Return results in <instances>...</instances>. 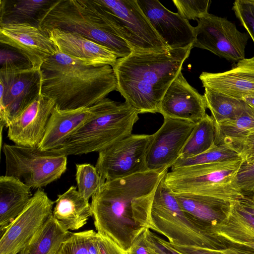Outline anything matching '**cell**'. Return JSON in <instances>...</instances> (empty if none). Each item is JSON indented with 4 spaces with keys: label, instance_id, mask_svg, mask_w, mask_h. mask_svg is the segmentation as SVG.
Instances as JSON below:
<instances>
[{
    "label": "cell",
    "instance_id": "obj_20",
    "mask_svg": "<svg viewBox=\"0 0 254 254\" xmlns=\"http://www.w3.org/2000/svg\"><path fill=\"white\" fill-rule=\"evenodd\" d=\"M47 34L59 52L88 64L113 67L118 59L107 47L78 33L54 29Z\"/></svg>",
    "mask_w": 254,
    "mask_h": 254
},
{
    "label": "cell",
    "instance_id": "obj_31",
    "mask_svg": "<svg viewBox=\"0 0 254 254\" xmlns=\"http://www.w3.org/2000/svg\"><path fill=\"white\" fill-rule=\"evenodd\" d=\"M215 126L211 116L205 117L197 123L182 151L180 158L187 159L201 154L215 144Z\"/></svg>",
    "mask_w": 254,
    "mask_h": 254
},
{
    "label": "cell",
    "instance_id": "obj_28",
    "mask_svg": "<svg viewBox=\"0 0 254 254\" xmlns=\"http://www.w3.org/2000/svg\"><path fill=\"white\" fill-rule=\"evenodd\" d=\"M71 233L62 227L52 214L19 254H58Z\"/></svg>",
    "mask_w": 254,
    "mask_h": 254
},
{
    "label": "cell",
    "instance_id": "obj_1",
    "mask_svg": "<svg viewBox=\"0 0 254 254\" xmlns=\"http://www.w3.org/2000/svg\"><path fill=\"white\" fill-rule=\"evenodd\" d=\"M169 168L106 181L91 203L97 232L127 252L151 223L155 190Z\"/></svg>",
    "mask_w": 254,
    "mask_h": 254
},
{
    "label": "cell",
    "instance_id": "obj_11",
    "mask_svg": "<svg viewBox=\"0 0 254 254\" xmlns=\"http://www.w3.org/2000/svg\"><path fill=\"white\" fill-rule=\"evenodd\" d=\"M0 126L11 121L41 95V73L32 67L0 69Z\"/></svg>",
    "mask_w": 254,
    "mask_h": 254
},
{
    "label": "cell",
    "instance_id": "obj_13",
    "mask_svg": "<svg viewBox=\"0 0 254 254\" xmlns=\"http://www.w3.org/2000/svg\"><path fill=\"white\" fill-rule=\"evenodd\" d=\"M55 202L39 189L24 210L0 236V254H18L53 213Z\"/></svg>",
    "mask_w": 254,
    "mask_h": 254
},
{
    "label": "cell",
    "instance_id": "obj_38",
    "mask_svg": "<svg viewBox=\"0 0 254 254\" xmlns=\"http://www.w3.org/2000/svg\"><path fill=\"white\" fill-rule=\"evenodd\" d=\"M145 232L148 248L154 254H181L169 242L155 234L149 228H146Z\"/></svg>",
    "mask_w": 254,
    "mask_h": 254
},
{
    "label": "cell",
    "instance_id": "obj_45",
    "mask_svg": "<svg viewBox=\"0 0 254 254\" xmlns=\"http://www.w3.org/2000/svg\"><path fill=\"white\" fill-rule=\"evenodd\" d=\"M241 100L254 112V94L244 96Z\"/></svg>",
    "mask_w": 254,
    "mask_h": 254
},
{
    "label": "cell",
    "instance_id": "obj_6",
    "mask_svg": "<svg viewBox=\"0 0 254 254\" xmlns=\"http://www.w3.org/2000/svg\"><path fill=\"white\" fill-rule=\"evenodd\" d=\"M242 162L239 159L171 169L165 174L163 181L174 193L239 201L244 194L236 184V177Z\"/></svg>",
    "mask_w": 254,
    "mask_h": 254
},
{
    "label": "cell",
    "instance_id": "obj_15",
    "mask_svg": "<svg viewBox=\"0 0 254 254\" xmlns=\"http://www.w3.org/2000/svg\"><path fill=\"white\" fill-rule=\"evenodd\" d=\"M0 42L16 50L37 69L59 51L48 34L27 23L0 25Z\"/></svg>",
    "mask_w": 254,
    "mask_h": 254
},
{
    "label": "cell",
    "instance_id": "obj_32",
    "mask_svg": "<svg viewBox=\"0 0 254 254\" xmlns=\"http://www.w3.org/2000/svg\"><path fill=\"white\" fill-rule=\"evenodd\" d=\"M239 159H242L239 154L230 147L215 144L207 151L198 155L187 159L179 158L172 166L171 169Z\"/></svg>",
    "mask_w": 254,
    "mask_h": 254
},
{
    "label": "cell",
    "instance_id": "obj_23",
    "mask_svg": "<svg viewBox=\"0 0 254 254\" xmlns=\"http://www.w3.org/2000/svg\"><path fill=\"white\" fill-rule=\"evenodd\" d=\"M20 180L6 175L0 177V234L24 210L33 195Z\"/></svg>",
    "mask_w": 254,
    "mask_h": 254
},
{
    "label": "cell",
    "instance_id": "obj_12",
    "mask_svg": "<svg viewBox=\"0 0 254 254\" xmlns=\"http://www.w3.org/2000/svg\"><path fill=\"white\" fill-rule=\"evenodd\" d=\"M197 22L193 48L207 50L231 62L238 63L245 58L249 36L234 23L210 13Z\"/></svg>",
    "mask_w": 254,
    "mask_h": 254
},
{
    "label": "cell",
    "instance_id": "obj_24",
    "mask_svg": "<svg viewBox=\"0 0 254 254\" xmlns=\"http://www.w3.org/2000/svg\"><path fill=\"white\" fill-rule=\"evenodd\" d=\"M53 216L66 230H77L86 223L93 215L91 204L85 199L74 186L58 195Z\"/></svg>",
    "mask_w": 254,
    "mask_h": 254
},
{
    "label": "cell",
    "instance_id": "obj_18",
    "mask_svg": "<svg viewBox=\"0 0 254 254\" xmlns=\"http://www.w3.org/2000/svg\"><path fill=\"white\" fill-rule=\"evenodd\" d=\"M55 107L53 100L41 95L11 121L7 137L15 144L38 147Z\"/></svg>",
    "mask_w": 254,
    "mask_h": 254
},
{
    "label": "cell",
    "instance_id": "obj_16",
    "mask_svg": "<svg viewBox=\"0 0 254 254\" xmlns=\"http://www.w3.org/2000/svg\"><path fill=\"white\" fill-rule=\"evenodd\" d=\"M155 31L170 49L187 48L194 41V27L157 0H137ZM193 47V46H192Z\"/></svg>",
    "mask_w": 254,
    "mask_h": 254
},
{
    "label": "cell",
    "instance_id": "obj_39",
    "mask_svg": "<svg viewBox=\"0 0 254 254\" xmlns=\"http://www.w3.org/2000/svg\"><path fill=\"white\" fill-rule=\"evenodd\" d=\"M243 161L254 160V132L248 135L240 143L237 149Z\"/></svg>",
    "mask_w": 254,
    "mask_h": 254
},
{
    "label": "cell",
    "instance_id": "obj_21",
    "mask_svg": "<svg viewBox=\"0 0 254 254\" xmlns=\"http://www.w3.org/2000/svg\"><path fill=\"white\" fill-rule=\"evenodd\" d=\"M199 79L203 87L237 99L254 94V57L244 59L226 71L202 72Z\"/></svg>",
    "mask_w": 254,
    "mask_h": 254
},
{
    "label": "cell",
    "instance_id": "obj_44",
    "mask_svg": "<svg viewBox=\"0 0 254 254\" xmlns=\"http://www.w3.org/2000/svg\"><path fill=\"white\" fill-rule=\"evenodd\" d=\"M215 250L220 254H254V251L232 246Z\"/></svg>",
    "mask_w": 254,
    "mask_h": 254
},
{
    "label": "cell",
    "instance_id": "obj_40",
    "mask_svg": "<svg viewBox=\"0 0 254 254\" xmlns=\"http://www.w3.org/2000/svg\"><path fill=\"white\" fill-rule=\"evenodd\" d=\"M145 230L136 238L127 254H154L148 248Z\"/></svg>",
    "mask_w": 254,
    "mask_h": 254
},
{
    "label": "cell",
    "instance_id": "obj_3",
    "mask_svg": "<svg viewBox=\"0 0 254 254\" xmlns=\"http://www.w3.org/2000/svg\"><path fill=\"white\" fill-rule=\"evenodd\" d=\"M40 70L41 95L53 100L60 110L91 107L117 90L111 66L88 64L59 51Z\"/></svg>",
    "mask_w": 254,
    "mask_h": 254
},
{
    "label": "cell",
    "instance_id": "obj_26",
    "mask_svg": "<svg viewBox=\"0 0 254 254\" xmlns=\"http://www.w3.org/2000/svg\"><path fill=\"white\" fill-rule=\"evenodd\" d=\"M233 203L226 218L209 229L207 232L226 247L232 246L254 251V227L241 217L234 208Z\"/></svg>",
    "mask_w": 254,
    "mask_h": 254
},
{
    "label": "cell",
    "instance_id": "obj_2",
    "mask_svg": "<svg viewBox=\"0 0 254 254\" xmlns=\"http://www.w3.org/2000/svg\"><path fill=\"white\" fill-rule=\"evenodd\" d=\"M192 46L163 52H132L113 67L117 90L140 113H159L161 100L182 71Z\"/></svg>",
    "mask_w": 254,
    "mask_h": 254
},
{
    "label": "cell",
    "instance_id": "obj_27",
    "mask_svg": "<svg viewBox=\"0 0 254 254\" xmlns=\"http://www.w3.org/2000/svg\"><path fill=\"white\" fill-rule=\"evenodd\" d=\"M58 254H127L108 238L93 230L71 233Z\"/></svg>",
    "mask_w": 254,
    "mask_h": 254
},
{
    "label": "cell",
    "instance_id": "obj_22",
    "mask_svg": "<svg viewBox=\"0 0 254 254\" xmlns=\"http://www.w3.org/2000/svg\"><path fill=\"white\" fill-rule=\"evenodd\" d=\"M171 192L182 210L207 233L226 218L234 202L211 196Z\"/></svg>",
    "mask_w": 254,
    "mask_h": 254
},
{
    "label": "cell",
    "instance_id": "obj_14",
    "mask_svg": "<svg viewBox=\"0 0 254 254\" xmlns=\"http://www.w3.org/2000/svg\"><path fill=\"white\" fill-rule=\"evenodd\" d=\"M196 124L165 117L162 125L152 134L146 158L148 170L169 168L180 158Z\"/></svg>",
    "mask_w": 254,
    "mask_h": 254
},
{
    "label": "cell",
    "instance_id": "obj_41",
    "mask_svg": "<svg viewBox=\"0 0 254 254\" xmlns=\"http://www.w3.org/2000/svg\"><path fill=\"white\" fill-rule=\"evenodd\" d=\"M169 244L174 249L181 254H220L215 249H210L195 246H179Z\"/></svg>",
    "mask_w": 254,
    "mask_h": 254
},
{
    "label": "cell",
    "instance_id": "obj_33",
    "mask_svg": "<svg viewBox=\"0 0 254 254\" xmlns=\"http://www.w3.org/2000/svg\"><path fill=\"white\" fill-rule=\"evenodd\" d=\"M75 179L78 192L88 200L106 182L98 173L95 166L88 163L76 165Z\"/></svg>",
    "mask_w": 254,
    "mask_h": 254
},
{
    "label": "cell",
    "instance_id": "obj_42",
    "mask_svg": "<svg viewBox=\"0 0 254 254\" xmlns=\"http://www.w3.org/2000/svg\"><path fill=\"white\" fill-rule=\"evenodd\" d=\"M233 205L241 217L249 224L254 227V215L244 209L238 201L234 202Z\"/></svg>",
    "mask_w": 254,
    "mask_h": 254
},
{
    "label": "cell",
    "instance_id": "obj_29",
    "mask_svg": "<svg viewBox=\"0 0 254 254\" xmlns=\"http://www.w3.org/2000/svg\"><path fill=\"white\" fill-rule=\"evenodd\" d=\"M215 144L227 145L237 151L242 140L254 132V112L247 106L237 118L215 124Z\"/></svg>",
    "mask_w": 254,
    "mask_h": 254
},
{
    "label": "cell",
    "instance_id": "obj_4",
    "mask_svg": "<svg viewBox=\"0 0 254 254\" xmlns=\"http://www.w3.org/2000/svg\"><path fill=\"white\" fill-rule=\"evenodd\" d=\"M40 28L78 33L109 49L119 58L132 50L116 32L97 0H57L43 18Z\"/></svg>",
    "mask_w": 254,
    "mask_h": 254
},
{
    "label": "cell",
    "instance_id": "obj_5",
    "mask_svg": "<svg viewBox=\"0 0 254 254\" xmlns=\"http://www.w3.org/2000/svg\"><path fill=\"white\" fill-rule=\"evenodd\" d=\"M138 112L127 104L112 100L99 115L70 135L52 151L66 156L98 152L130 135Z\"/></svg>",
    "mask_w": 254,
    "mask_h": 254
},
{
    "label": "cell",
    "instance_id": "obj_10",
    "mask_svg": "<svg viewBox=\"0 0 254 254\" xmlns=\"http://www.w3.org/2000/svg\"><path fill=\"white\" fill-rule=\"evenodd\" d=\"M152 134L130 135L100 151L95 165L106 181L148 171L146 158Z\"/></svg>",
    "mask_w": 254,
    "mask_h": 254
},
{
    "label": "cell",
    "instance_id": "obj_35",
    "mask_svg": "<svg viewBox=\"0 0 254 254\" xmlns=\"http://www.w3.org/2000/svg\"><path fill=\"white\" fill-rule=\"evenodd\" d=\"M232 10L254 43V0H236Z\"/></svg>",
    "mask_w": 254,
    "mask_h": 254
},
{
    "label": "cell",
    "instance_id": "obj_37",
    "mask_svg": "<svg viewBox=\"0 0 254 254\" xmlns=\"http://www.w3.org/2000/svg\"><path fill=\"white\" fill-rule=\"evenodd\" d=\"M6 46V45H5ZM0 50V68L24 69L32 67L30 62L13 49L7 47Z\"/></svg>",
    "mask_w": 254,
    "mask_h": 254
},
{
    "label": "cell",
    "instance_id": "obj_34",
    "mask_svg": "<svg viewBox=\"0 0 254 254\" xmlns=\"http://www.w3.org/2000/svg\"><path fill=\"white\" fill-rule=\"evenodd\" d=\"M178 13L184 19L196 20L201 19L209 14L208 9L211 1L173 0Z\"/></svg>",
    "mask_w": 254,
    "mask_h": 254
},
{
    "label": "cell",
    "instance_id": "obj_7",
    "mask_svg": "<svg viewBox=\"0 0 254 254\" xmlns=\"http://www.w3.org/2000/svg\"><path fill=\"white\" fill-rule=\"evenodd\" d=\"M149 229L165 236L169 243L173 245L215 250L226 248L202 229L182 210L164 184L163 178L155 191Z\"/></svg>",
    "mask_w": 254,
    "mask_h": 254
},
{
    "label": "cell",
    "instance_id": "obj_17",
    "mask_svg": "<svg viewBox=\"0 0 254 254\" xmlns=\"http://www.w3.org/2000/svg\"><path fill=\"white\" fill-rule=\"evenodd\" d=\"M206 108L204 96L187 82L181 71L164 95L159 113L164 118L197 124L206 116Z\"/></svg>",
    "mask_w": 254,
    "mask_h": 254
},
{
    "label": "cell",
    "instance_id": "obj_9",
    "mask_svg": "<svg viewBox=\"0 0 254 254\" xmlns=\"http://www.w3.org/2000/svg\"><path fill=\"white\" fill-rule=\"evenodd\" d=\"M106 18L132 52L169 50L151 26L137 0H97Z\"/></svg>",
    "mask_w": 254,
    "mask_h": 254
},
{
    "label": "cell",
    "instance_id": "obj_36",
    "mask_svg": "<svg viewBox=\"0 0 254 254\" xmlns=\"http://www.w3.org/2000/svg\"><path fill=\"white\" fill-rule=\"evenodd\" d=\"M236 182L243 194L254 193V160L242 162L236 175Z\"/></svg>",
    "mask_w": 254,
    "mask_h": 254
},
{
    "label": "cell",
    "instance_id": "obj_25",
    "mask_svg": "<svg viewBox=\"0 0 254 254\" xmlns=\"http://www.w3.org/2000/svg\"><path fill=\"white\" fill-rule=\"evenodd\" d=\"M57 0L0 1V25L27 23L40 28L41 22Z\"/></svg>",
    "mask_w": 254,
    "mask_h": 254
},
{
    "label": "cell",
    "instance_id": "obj_30",
    "mask_svg": "<svg viewBox=\"0 0 254 254\" xmlns=\"http://www.w3.org/2000/svg\"><path fill=\"white\" fill-rule=\"evenodd\" d=\"M204 88L203 96L207 108L210 111L215 124L237 118L247 107V104L241 100Z\"/></svg>",
    "mask_w": 254,
    "mask_h": 254
},
{
    "label": "cell",
    "instance_id": "obj_19",
    "mask_svg": "<svg viewBox=\"0 0 254 254\" xmlns=\"http://www.w3.org/2000/svg\"><path fill=\"white\" fill-rule=\"evenodd\" d=\"M112 100L105 98L91 107L70 110L55 106L38 148L50 151L60 147L74 132L104 111Z\"/></svg>",
    "mask_w": 254,
    "mask_h": 254
},
{
    "label": "cell",
    "instance_id": "obj_8",
    "mask_svg": "<svg viewBox=\"0 0 254 254\" xmlns=\"http://www.w3.org/2000/svg\"><path fill=\"white\" fill-rule=\"evenodd\" d=\"M5 175L39 189L57 180L67 168V156L38 147L4 144Z\"/></svg>",
    "mask_w": 254,
    "mask_h": 254
},
{
    "label": "cell",
    "instance_id": "obj_43",
    "mask_svg": "<svg viewBox=\"0 0 254 254\" xmlns=\"http://www.w3.org/2000/svg\"><path fill=\"white\" fill-rule=\"evenodd\" d=\"M238 202L244 209L254 215V193L244 194Z\"/></svg>",
    "mask_w": 254,
    "mask_h": 254
}]
</instances>
